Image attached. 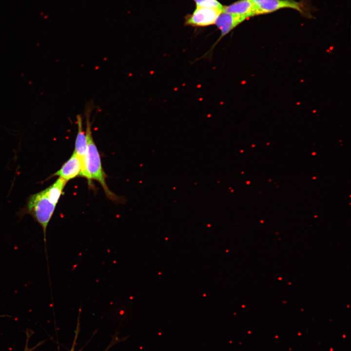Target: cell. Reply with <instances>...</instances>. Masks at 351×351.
I'll use <instances>...</instances> for the list:
<instances>
[{
  "label": "cell",
  "instance_id": "277c9868",
  "mask_svg": "<svg viewBox=\"0 0 351 351\" xmlns=\"http://www.w3.org/2000/svg\"><path fill=\"white\" fill-rule=\"evenodd\" d=\"M222 10L210 7L196 6L192 14L186 16L185 24L193 27H205L215 23Z\"/></svg>",
  "mask_w": 351,
  "mask_h": 351
},
{
  "label": "cell",
  "instance_id": "30bf717a",
  "mask_svg": "<svg viewBox=\"0 0 351 351\" xmlns=\"http://www.w3.org/2000/svg\"><path fill=\"white\" fill-rule=\"evenodd\" d=\"M196 6L214 8L223 10V6L217 0H194Z\"/></svg>",
  "mask_w": 351,
  "mask_h": 351
},
{
  "label": "cell",
  "instance_id": "ba28073f",
  "mask_svg": "<svg viewBox=\"0 0 351 351\" xmlns=\"http://www.w3.org/2000/svg\"><path fill=\"white\" fill-rule=\"evenodd\" d=\"M78 125V133L75 141V150L74 152L80 159L82 170L81 176L84 177L85 174V160L87 149V141L86 133L84 132L82 124V118L80 115L77 116Z\"/></svg>",
  "mask_w": 351,
  "mask_h": 351
},
{
  "label": "cell",
  "instance_id": "6da1fadb",
  "mask_svg": "<svg viewBox=\"0 0 351 351\" xmlns=\"http://www.w3.org/2000/svg\"><path fill=\"white\" fill-rule=\"evenodd\" d=\"M91 109L86 111V136L87 141V149L85 160V174L89 183L93 179L98 181L102 186L106 195L110 198H114L115 195L109 189L106 182V175L103 171L100 156L93 140L90 122Z\"/></svg>",
  "mask_w": 351,
  "mask_h": 351
},
{
  "label": "cell",
  "instance_id": "3957f363",
  "mask_svg": "<svg viewBox=\"0 0 351 351\" xmlns=\"http://www.w3.org/2000/svg\"><path fill=\"white\" fill-rule=\"evenodd\" d=\"M256 6L259 14L263 15L282 9H292L306 15L308 12L304 3L294 0H252Z\"/></svg>",
  "mask_w": 351,
  "mask_h": 351
},
{
  "label": "cell",
  "instance_id": "8992f818",
  "mask_svg": "<svg viewBox=\"0 0 351 351\" xmlns=\"http://www.w3.org/2000/svg\"><path fill=\"white\" fill-rule=\"evenodd\" d=\"M246 20L245 18L240 16L222 11L217 17L214 23L220 30L221 34L214 46L222 38Z\"/></svg>",
  "mask_w": 351,
  "mask_h": 351
},
{
  "label": "cell",
  "instance_id": "52a82bcc",
  "mask_svg": "<svg viewBox=\"0 0 351 351\" xmlns=\"http://www.w3.org/2000/svg\"><path fill=\"white\" fill-rule=\"evenodd\" d=\"M222 11L237 15L246 19L259 15L258 9L252 0H239L230 5L223 6Z\"/></svg>",
  "mask_w": 351,
  "mask_h": 351
},
{
  "label": "cell",
  "instance_id": "7a4b0ae2",
  "mask_svg": "<svg viewBox=\"0 0 351 351\" xmlns=\"http://www.w3.org/2000/svg\"><path fill=\"white\" fill-rule=\"evenodd\" d=\"M56 205L49 199L45 190L32 195L27 199L24 208L20 215L23 216L26 214L32 216L34 219L41 227L43 233L45 251H46V231L48 224L53 215Z\"/></svg>",
  "mask_w": 351,
  "mask_h": 351
},
{
  "label": "cell",
  "instance_id": "8fae6325",
  "mask_svg": "<svg viewBox=\"0 0 351 351\" xmlns=\"http://www.w3.org/2000/svg\"><path fill=\"white\" fill-rule=\"evenodd\" d=\"M24 351H31V350H29L28 348L26 347Z\"/></svg>",
  "mask_w": 351,
  "mask_h": 351
},
{
  "label": "cell",
  "instance_id": "5b68a950",
  "mask_svg": "<svg viewBox=\"0 0 351 351\" xmlns=\"http://www.w3.org/2000/svg\"><path fill=\"white\" fill-rule=\"evenodd\" d=\"M82 170L81 161L73 152L71 157L51 176H58L68 181L79 176H81Z\"/></svg>",
  "mask_w": 351,
  "mask_h": 351
},
{
  "label": "cell",
  "instance_id": "9c48e42d",
  "mask_svg": "<svg viewBox=\"0 0 351 351\" xmlns=\"http://www.w3.org/2000/svg\"><path fill=\"white\" fill-rule=\"evenodd\" d=\"M67 182L66 180L59 177L52 185L44 189L52 203L57 205L58 203Z\"/></svg>",
  "mask_w": 351,
  "mask_h": 351
},
{
  "label": "cell",
  "instance_id": "7c38bea8",
  "mask_svg": "<svg viewBox=\"0 0 351 351\" xmlns=\"http://www.w3.org/2000/svg\"><path fill=\"white\" fill-rule=\"evenodd\" d=\"M71 351H73V350H71Z\"/></svg>",
  "mask_w": 351,
  "mask_h": 351
}]
</instances>
